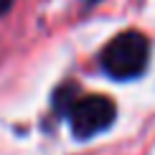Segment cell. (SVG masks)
<instances>
[{
	"mask_svg": "<svg viewBox=\"0 0 155 155\" xmlns=\"http://www.w3.org/2000/svg\"><path fill=\"white\" fill-rule=\"evenodd\" d=\"M147 59H150V41L140 31H125L114 36L99 56L104 74L117 81L137 79L147 69Z\"/></svg>",
	"mask_w": 155,
	"mask_h": 155,
	"instance_id": "cell-1",
	"label": "cell"
},
{
	"mask_svg": "<svg viewBox=\"0 0 155 155\" xmlns=\"http://www.w3.org/2000/svg\"><path fill=\"white\" fill-rule=\"evenodd\" d=\"M114 117H117V107L114 102L104 94H87L79 97V102L69 112V125H71L74 137L89 140L94 135L104 132L107 127H112Z\"/></svg>",
	"mask_w": 155,
	"mask_h": 155,
	"instance_id": "cell-2",
	"label": "cell"
},
{
	"mask_svg": "<svg viewBox=\"0 0 155 155\" xmlns=\"http://www.w3.org/2000/svg\"><path fill=\"white\" fill-rule=\"evenodd\" d=\"M10 5H13V0H0V15H3V13L8 10Z\"/></svg>",
	"mask_w": 155,
	"mask_h": 155,
	"instance_id": "cell-4",
	"label": "cell"
},
{
	"mask_svg": "<svg viewBox=\"0 0 155 155\" xmlns=\"http://www.w3.org/2000/svg\"><path fill=\"white\" fill-rule=\"evenodd\" d=\"M76 102H79V92H76V84H71V81L61 84L54 92V109L61 117H69V112H71V107Z\"/></svg>",
	"mask_w": 155,
	"mask_h": 155,
	"instance_id": "cell-3",
	"label": "cell"
},
{
	"mask_svg": "<svg viewBox=\"0 0 155 155\" xmlns=\"http://www.w3.org/2000/svg\"><path fill=\"white\" fill-rule=\"evenodd\" d=\"M87 3H99V0H87Z\"/></svg>",
	"mask_w": 155,
	"mask_h": 155,
	"instance_id": "cell-5",
	"label": "cell"
}]
</instances>
